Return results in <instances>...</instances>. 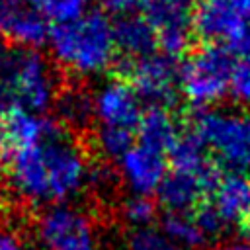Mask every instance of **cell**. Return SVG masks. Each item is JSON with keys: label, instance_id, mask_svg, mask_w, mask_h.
Masks as SVG:
<instances>
[{"label": "cell", "instance_id": "484cf974", "mask_svg": "<svg viewBox=\"0 0 250 250\" xmlns=\"http://www.w3.org/2000/svg\"><path fill=\"white\" fill-rule=\"evenodd\" d=\"M191 215H193L195 223L199 225L201 232L205 234L207 242L217 240L225 230H229V229H227V225L223 223V219L217 215V211L209 205V201H203V203H201V205H199Z\"/></svg>", "mask_w": 250, "mask_h": 250}, {"label": "cell", "instance_id": "e0dca14e", "mask_svg": "<svg viewBox=\"0 0 250 250\" xmlns=\"http://www.w3.org/2000/svg\"><path fill=\"white\" fill-rule=\"evenodd\" d=\"M53 25L29 6H20L4 21V33L20 47L39 51L41 45L49 43Z\"/></svg>", "mask_w": 250, "mask_h": 250}, {"label": "cell", "instance_id": "5bb4252c", "mask_svg": "<svg viewBox=\"0 0 250 250\" xmlns=\"http://www.w3.org/2000/svg\"><path fill=\"white\" fill-rule=\"evenodd\" d=\"M115 49L129 62L156 53V35L143 16H121L113 23Z\"/></svg>", "mask_w": 250, "mask_h": 250}, {"label": "cell", "instance_id": "277c9868", "mask_svg": "<svg viewBox=\"0 0 250 250\" xmlns=\"http://www.w3.org/2000/svg\"><path fill=\"white\" fill-rule=\"evenodd\" d=\"M191 131L217 166L250 178V111L199 109Z\"/></svg>", "mask_w": 250, "mask_h": 250}, {"label": "cell", "instance_id": "ac0fdd59", "mask_svg": "<svg viewBox=\"0 0 250 250\" xmlns=\"http://www.w3.org/2000/svg\"><path fill=\"white\" fill-rule=\"evenodd\" d=\"M55 113L59 119V125L64 129H82L90 121H94V104L92 94L84 88L72 86L59 92L55 100Z\"/></svg>", "mask_w": 250, "mask_h": 250}, {"label": "cell", "instance_id": "7402d4cb", "mask_svg": "<svg viewBox=\"0 0 250 250\" xmlns=\"http://www.w3.org/2000/svg\"><path fill=\"white\" fill-rule=\"evenodd\" d=\"M137 143L135 133L111 127H96L94 133V146L96 152L109 162H119V158Z\"/></svg>", "mask_w": 250, "mask_h": 250}, {"label": "cell", "instance_id": "83f0119b", "mask_svg": "<svg viewBox=\"0 0 250 250\" xmlns=\"http://www.w3.org/2000/svg\"><path fill=\"white\" fill-rule=\"evenodd\" d=\"M0 250H25V244L18 234L0 230Z\"/></svg>", "mask_w": 250, "mask_h": 250}, {"label": "cell", "instance_id": "836d02e7", "mask_svg": "<svg viewBox=\"0 0 250 250\" xmlns=\"http://www.w3.org/2000/svg\"><path fill=\"white\" fill-rule=\"evenodd\" d=\"M4 53H6V51L0 47V64H2V59H4Z\"/></svg>", "mask_w": 250, "mask_h": 250}, {"label": "cell", "instance_id": "5b68a950", "mask_svg": "<svg viewBox=\"0 0 250 250\" xmlns=\"http://www.w3.org/2000/svg\"><path fill=\"white\" fill-rule=\"evenodd\" d=\"M234 55L219 45L205 43L180 66V94L197 109H209L229 96Z\"/></svg>", "mask_w": 250, "mask_h": 250}, {"label": "cell", "instance_id": "d4e9b609", "mask_svg": "<svg viewBox=\"0 0 250 250\" xmlns=\"http://www.w3.org/2000/svg\"><path fill=\"white\" fill-rule=\"evenodd\" d=\"M229 96L240 105H250V51L234 55L232 59Z\"/></svg>", "mask_w": 250, "mask_h": 250}, {"label": "cell", "instance_id": "ba28073f", "mask_svg": "<svg viewBox=\"0 0 250 250\" xmlns=\"http://www.w3.org/2000/svg\"><path fill=\"white\" fill-rule=\"evenodd\" d=\"M141 16L150 23L156 35L158 53L178 59L191 41L193 0H139Z\"/></svg>", "mask_w": 250, "mask_h": 250}, {"label": "cell", "instance_id": "603a6c76", "mask_svg": "<svg viewBox=\"0 0 250 250\" xmlns=\"http://www.w3.org/2000/svg\"><path fill=\"white\" fill-rule=\"evenodd\" d=\"M125 250H186L172 242L160 229L146 227V229H135L129 230L123 240Z\"/></svg>", "mask_w": 250, "mask_h": 250}, {"label": "cell", "instance_id": "44dd1931", "mask_svg": "<svg viewBox=\"0 0 250 250\" xmlns=\"http://www.w3.org/2000/svg\"><path fill=\"white\" fill-rule=\"evenodd\" d=\"M23 4L41 14L51 25L72 21L90 10V0H23Z\"/></svg>", "mask_w": 250, "mask_h": 250}, {"label": "cell", "instance_id": "4fadbf2b", "mask_svg": "<svg viewBox=\"0 0 250 250\" xmlns=\"http://www.w3.org/2000/svg\"><path fill=\"white\" fill-rule=\"evenodd\" d=\"M207 201L223 219L227 229L238 227L242 230L250 215V178L232 172L221 174Z\"/></svg>", "mask_w": 250, "mask_h": 250}, {"label": "cell", "instance_id": "f1b7e54d", "mask_svg": "<svg viewBox=\"0 0 250 250\" xmlns=\"http://www.w3.org/2000/svg\"><path fill=\"white\" fill-rule=\"evenodd\" d=\"M20 6H23V0H0V14L4 18H8L14 10H18Z\"/></svg>", "mask_w": 250, "mask_h": 250}, {"label": "cell", "instance_id": "9a60e30c", "mask_svg": "<svg viewBox=\"0 0 250 250\" xmlns=\"http://www.w3.org/2000/svg\"><path fill=\"white\" fill-rule=\"evenodd\" d=\"M180 133H182L180 123L168 107L148 105L141 115L135 137H137V143L148 148H154L162 154H168V150L172 148Z\"/></svg>", "mask_w": 250, "mask_h": 250}, {"label": "cell", "instance_id": "d6a6232c", "mask_svg": "<svg viewBox=\"0 0 250 250\" xmlns=\"http://www.w3.org/2000/svg\"><path fill=\"white\" fill-rule=\"evenodd\" d=\"M4 21H6V18H4L2 14H0V33L4 31Z\"/></svg>", "mask_w": 250, "mask_h": 250}, {"label": "cell", "instance_id": "2e32d148", "mask_svg": "<svg viewBox=\"0 0 250 250\" xmlns=\"http://www.w3.org/2000/svg\"><path fill=\"white\" fill-rule=\"evenodd\" d=\"M59 121L27 109H10L4 117V141L10 148H21L45 139Z\"/></svg>", "mask_w": 250, "mask_h": 250}, {"label": "cell", "instance_id": "30bf717a", "mask_svg": "<svg viewBox=\"0 0 250 250\" xmlns=\"http://www.w3.org/2000/svg\"><path fill=\"white\" fill-rule=\"evenodd\" d=\"M221 178L219 166L211 164L203 170L168 168L156 197L166 213H193L207 197Z\"/></svg>", "mask_w": 250, "mask_h": 250}, {"label": "cell", "instance_id": "4316f807", "mask_svg": "<svg viewBox=\"0 0 250 250\" xmlns=\"http://www.w3.org/2000/svg\"><path fill=\"white\" fill-rule=\"evenodd\" d=\"M102 8L104 14H113V16H129L133 10L139 6V0H96Z\"/></svg>", "mask_w": 250, "mask_h": 250}, {"label": "cell", "instance_id": "ffe728a7", "mask_svg": "<svg viewBox=\"0 0 250 250\" xmlns=\"http://www.w3.org/2000/svg\"><path fill=\"white\" fill-rule=\"evenodd\" d=\"M160 230L172 242H176L186 250H195L207 244V238L201 232L191 213H166L162 219Z\"/></svg>", "mask_w": 250, "mask_h": 250}, {"label": "cell", "instance_id": "3957f363", "mask_svg": "<svg viewBox=\"0 0 250 250\" xmlns=\"http://www.w3.org/2000/svg\"><path fill=\"white\" fill-rule=\"evenodd\" d=\"M59 76L49 59L33 49H12L0 64V109L43 113L55 105Z\"/></svg>", "mask_w": 250, "mask_h": 250}, {"label": "cell", "instance_id": "7c38bea8", "mask_svg": "<svg viewBox=\"0 0 250 250\" xmlns=\"http://www.w3.org/2000/svg\"><path fill=\"white\" fill-rule=\"evenodd\" d=\"M168 156L135 143L117 162V172L131 195H156L168 174Z\"/></svg>", "mask_w": 250, "mask_h": 250}, {"label": "cell", "instance_id": "f546056e", "mask_svg": "<svg viewBox=\"0 0 250 250\" xmlns=\"http://www.w3.org/2000/svg\"><path fill=\"white\" fill-rule=\"evenodd\" d=\"M219 250H250V238H240V240H229L225 242Z\"/></svg>", "mask_w": 250, "mask_h": 250}, {"label": "cell", "instance_id": "4dcf8cb0", "mask_svg": "<svg viewBox=\"0 0 250 250\" xmlns=\"http://www.w3.org/2000/svg\"><path fill=\"white\" fill-rule=\"evenodd\" d=\"M242 232H244V236H246V238H250V215H248V221H246V225H244Z\"/></svg>", "mask_w": 250, "mask_h": 250}, {"label": "cell", "instance_id": "6da1fadb", "mask_svg": "<svg viewBox=\"0 0 250 250\" xmlns=\"http://www.w3.org/2000/svg\"><path fill=\"white\" fill-rule=\"evenodd\" d=\"M96 164L62 125L39 143L10 148L6 180L12 195L29 207L70 203L94 186Z\"/></svg>", "mask_w": 250, "mask_h": 250}, {"label": "cell", "instance_id": "cb8c5ba5", "mask_svg": "<svg viewBox=\"0 0 250 250\" xmlns=\"http://www.w3.org/2000/svg\"><path fill=\"white\" fill-rule=\"evenodd\" d=\"M121 217L131 230L152 227L156 219V203L145 195H129L121 203Z\"/></svg>", "mask_w": 250, "mask_h": 250}, {"label": "cell", "instance_id": "d6986e66", "mask_svg": "<svg viewBox=\"0 0 250 250\" xmlns=\"http://www.w3.org/2000/svg\"><path fill=\"white\" fill-rule=\"evenodd\" d=\"M166 156L170 160V168L182 170H203L215 164L193 131H182Z\"/></svg>", "mask_w": 250, "mask_h": 250}, {"label": "cell", "instance_id": "8992f818", "mask_svg": "<svg viewBox=\"0 0 250 250\" xmlns=\"http://www.w3.org/2000/svg\"><path fill=\"white\" fill-rule=\"evenodd\" d=\"M191 29L232 55L250 51V0H195Z\"/></svg>", "mask_w": 250, "mask_h": 250}, {"label": "cell", "instance_id": "9c48e42d", "mask_svg": "<svg viewBox=\"0 0 250 250\" xmlns=\"http://www.w3.org/2000/svg\"><path fill=\"white\" fill-rule=\"evenodd\" d=\"M129 84L148 105L168 107L180 94V66L176 59L162 53H152L139 61L127 62Z\"/></svg>", "mask_w": 250, "mask_h": 250}, {"label": "cell", "instance_id": "52a82bcc", "mask_svg": "<svg viewBox=\"0 0 250 250\" xmlns=\"http://www.w3.org/2000/svg\"><path fill=\"white\" fill-rule=\"evenodd\" d=\"M39 250H100V232L88 211L74 203L41 209L33 223Z\"/></svg>", "mask_w": 250, "mask_h": 250}, {"label": "cell", "instance_id": "7a4b0ae2", "mask_svg": "<svg viewBox=\"0 0 250 250\" xmlns=\"http://www.w3.org/2000/svg\"><path fill=\"white\" fill-rule=\"evenodd\" d=\"M47 45L55 62L80 78L105 72L117 57L113 21L102 10H88L72 21L53 25Z\"/></svg>", "mask_w": 250, "mask_h": 250}, {"label": "cell", "instance_id": "1f68e13d", "mask_svg": "<svg viewBox=\"0 0 250 250\" xmlns=\"http://www.w3.org/2000/svg\"><path fill=\"white\" fill-rule=\"evenodd\" d=\"M4 143V119L0 117V145Z\"/></svg>", "mask_w": 250, "mask_h": 250}, {"label": "cell", "instance_id": "8fae6325", "mask_svg": "<svg viewBox=\"0 0 250 250\" xmlns=\"http://www.w3.org/2000/svg\"><path fill=\"white\" fill-rule=\"evenodd\" d=\"M94 121L96 127L123 129L137 135V125L143 115V102L133 86L123 78L105 80L94 94Z\"/></svg>", "mask_w": 250, "mask_h": 250}]
</instances>
